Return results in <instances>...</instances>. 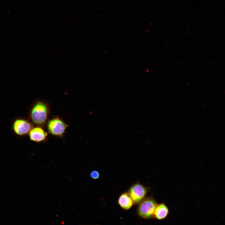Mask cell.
<instances>
[{"label": "cell", "mask_w": 225, "mask_h": 225, "mask_svg": "<svg viewBox=\"0 0 225 225\" xmlns=\"http://www.w3.org/2000/svg\"><path fill=\"white\" fill-rule=\"evenodd\" d=\"M118 203L120 207L125 210L130 209L134 204L128 192L121 194L118 199Z\"/></svg>", "instance_id": "obj_8"}, {"label": "cell", "mask_w": 225, "mask_h": 225, "mask_svg": "<svg viewBox=\"0 0 225 225\" xmlns=\"http://www.w3.org/2000/svg\"><path fill=\"white\" fill-rule=\"evenodd\" d=\"M48 134L42 128L39 127H33L29 132L30 139L36 142H40L45 140Z\"/></svg>", "instance_id": "obj_6"}, {"label": "cell", "mask_w": 225, "mask_h": 225, "mask_svg": "<svg viewBox=\"0 0 225 225\" xmlns=\"http://www.w3.org/2000/svg\"><path fill=\"white\" fill-rule=\"evenodd\" d=\"M49 112L48 103L44 101L38 100L33 106L30 117L33 123L38 125H43L47 122Z\"/></svg>", "instance_id": "obj_1"}, {"label": "cell", "mask_w": 225, "mask_h": 225, "mask_svg": "<svg viewBox=\"0 0 225 225\" xmlns=\"http://www.w3.org/2000/svg\"><path fill=\"white\" fill-rule=\"evenodd\" d=\"M68 125L58 118H52L47 123V128L49 133L54 136L61 137L64 133Z\"/></svg>", "instance_id": "obj_3"}, {"label": "cell", "mask_w": 225, "mask_h": 225, "mask_svg": "<svg viewBox=\"0 0 225 225\" xmlns=\"http://www.w3.org/2000/svg\"><path fill=\"white\" fill-rule=\"evenodd\" d=\"M138 204L137 212L140 217L146 219L153 218L154 212L157 204L154 198L145 197Z\"/></svg>", "instance_id": "obj_2"}, {"label": "cell", "mask_w": 225, "mask_h": 225, "mask_svg": "<svg viewBox=\"0 0 225 225\" xmlns=\"http://www.w3.org/2000/svg\"><path fill=\"white\" fill-rule=\"evenodd\" d=\"M169 213L168 207L163 203L157 204L153 214V218L159 220L166 218Z\"/></svg>", "instance_id": "obj_7"}, {"label": "cell", "mask_w": 225, "mask_h": 225, "mask_svg": "<svg viewBox=\"0 0 225 225\" xmlns=\"http://www.w3.org/2000/svg\"><path fill=\"white\" fill-rule=\"evenodd\" d=\"M148 189L139 183L132 185L128 191V193L134 204H138L147 195Z\"/></svg>", "instance_id": "obj_4"}, {"label": "cell", "mask_w": 225, "mask_h": 225, "mask_svg": "<svg viewBox=\"0 0 225 225\" xmlns=\"http://www.w3.org/2000/svg\"><path fill=\"white\" fill-rule=\"evenodd\" d=\"M90 176L94 179H97L99 177V173L97 170H94L90 172Z\"/></svg>", "instance_id": "obj_9"}, {"label": "cell", "mask_w": 225, "mask_h": 225, "mask_svg": "<svg viewBox=\"0 0 225 225\" xmlns=\"http://www.w3.org/2000/svg\"><path fill=\"white\" fill-rule=\"evenodd\" d=\"M33 128L32 125L26 120L18 119L13 124V128L15 132L19 135H22L28 133Z\"/></svg>", "instance_id": "obj_5"}]
</instances>
